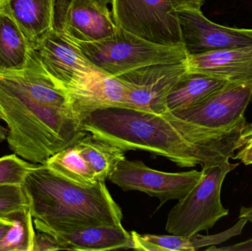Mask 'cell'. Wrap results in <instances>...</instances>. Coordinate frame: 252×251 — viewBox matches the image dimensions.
<instances>
[{
	"mask_svg": "<svg viewBox=\"0 0 252 251\" xmlns=\"http://www.w3.org/2000/svg\"><path fill=\"white\" fill-rule=\"evenodd\" d=\"M232 159L241 161L245 165H252V144H247L241 147Z\"/></svg>",
	"mask_w": 252,
	"mask_h": 251,
	"instance_id": "4316f807",
	"label": "cell"
},
{
	"mask_svg": "<svg viewBox=\"0 0 252 251\" xmlns=\"http://www.w3.org/2000/svg\"><path fill=\"white\" fill-rule=\"evenodd\" d=\"M44 67L66 91L69 107L81 124L95 106L107 76L63 32L52 29L34 49Z\"/></svg>",
	"mask_w": 252,
	"mask_h": 251,
	"instance_id": "277c9868",
	"label": "cell"
},
{
	"mask_svg": "<svg viewBox=\"0 0 252 251\" xmlns=\"http://www.w3.org/2000/svg\"><path fill=\"white\" fill-rule=\"evenodd\" d=\"M238 166L227 162L202 167L198 182L169 212L166 231L190 237L208 231L219 220L227 216L229 210L222 205L220 191L226 175Z\"/></svg>",
	"mask_w": 252,
	"mask_h": 251,
	"instance_id": "8992f818",
	"label": "cell"
},
{
	"mask_svg": "<svg viewBox=\"0 0 252 251\" xmlns=\"http://www.w3.org/2000/svg\"><path fill=\"white\" fill-rule=\"evenodd\" d=\"M53 236L63 250L104 251L133 249L131 234L122 225H95Z\"/></svg>",
	"mask_w": 252,
	"mask_h": 251,
	"instance_id": "2e32d148",
	"label": "cell"
},
{
	"mask_svg": "<svg viewBox=\"0 0 252 251\" xmlns=\"http://www.w3.org/2000/svg\"><path fill=\"white\" fill-rule=\"evenodd\" d=\"M93 1V3L98 6L100 8L104 11L109 12V8H108V4L112 3V0H90Z\"/></svg>",
	"mask_w": 252,
	"mask_h": 251,
	"instance_id": "4dcf8cb0",
	"label": "cell"
},
{
	"mask_svg": "<svg viewBox=\"0 0 252 251\" xmlns=\"http://www.w3.org/2000/svg\"><path fill=\"white\" fill-rule=\"evenodd\" d=\"M239 218H244L248 222L252 223V207L242 206L240 210Z\"/></svg>",
	"mask_w": 252,
	"mask_h": 251,
	"instance_id": "f546056e",
	"label": "cell"
},
{
	"mask_svg": "<svg viewBox=\"0 0 252 251\" xmlns=\"http://www.w3.org/2000/svg\"><path fill=\"white\" fill-rule=\"evenodd\" d=\"M53 29L73 41L95 42L116 32L110 12L90 0H56Z\"/></svg>",
	"mask_w": 252,
	"mask_h": 251,
	"instance_id": "7c38bea8",
	"label": "cell"
},
{
	"mask_svg": "<svg viewBox=\"0 0 252 251\" xmlns=\"http://www.w3.org/2000/svg\"><path fill=\"white\" fill-rule=\"evenodd\" d=\"M35 165L15 153L2 156L0 158V186H22L28 172Z\"/></svg>",
	"mask_w": 252,
	"mask_h": 251,
	"instance_id": "7402d4cb",
	"label": "cell"
},
{
	"mask_svg": "<svg viewBox=\"0 0 252 251\" xmlns=\"http://www.w3.org/2000/svg\"><path fill=\"white\" fill-rule=\"evenodd\" d=\"M111 4L118 28L154 44L184 46L177 12L170 0H112Z\"/></svg>",
	"mask_w": 252,
	"mask_h": 251,
	"instance_id": "52a82bcc",
	"label": "cell"
},
{
	"mask_svg": "<svg viewBox=\"0 0 252 251\" xmlns=\"http://www.w3.org/2000/svg\"><path fill=\"white\" fill-rule=\"evenodd\" d=\"M207 251H252V239L246 240L242 243L233 245V246H226V247L217 248L216 246H210Z\"/></svg>",
	"mask_w": 252,
	"mask_h": 251,
	"instance_id": "484cf974",
	"label": "cell"
},
{
	"mask_svg": "<svg viewBox=\"0 0 252 251\" xmlns=\"http://www.w3.org/2000/svg\"><path fill=\"white\" fill-rule=\"evenodd\" d=\"M12 222L7 218H0V241L2 240L10 227Z\"/></svg>",
	"mask_w": 252,
	"mask_h": 251,
	"instance_id": "f1b7e54d",
	"label": "cell"
},
{
	"mask_svg": "<svg viewBox=\"0 0 252 251\" xmlns=\"http://www.w3.org/2000/svg\"><path fill=\"white\" fill-rule=\"evenodd\" d=\"M55 3L56 0H0L33 50L53 29Z\"/></svg>",
	"mask_w": 252,
	"mask_h": 251,
	"instance_id": "9a60e30c",
	"label": "cell"
},
{
	"mask_svg": "<svg viewBox=\"0 0 252 251\" xmlns=\"http://www.w3.org/2000/svg\"><path fill=\"white\" fill-rule=\"evenodd\" d=\"M81 156L88 162L97 181L105 182L120 162L126 159L125 152L103 139L88 134L75 143Z\"/></svg>",
	"mask_w": 252,
	"mask_h": 251,
	"instance_id": "d6986e66",
	"label": "cell"
},
{
	"mask_svg": "<svg viewBox=\"0 0 252 251\" xmlns=\"http://www.w3.org/2000/svg\"><path fill=\"white\" fill-rule=\"evenodd\" d=\"M32 51L19 25L0 4V72L23 69Z\"/></svg>",
	"mask_w": 252,
	"mask_h": 251,
	"instance_id": "e0dca14e",
	"label": "cell"
},
{
	"mask_svg": "<svg viewBox=\"0 0 252 251\" xmlns=\"http://www.w3.org/2000/svg\"><path fill=\"white\" fill-rule=\"evenodd\" d=\"M252 84L227 83L186 109L173 112L184 120L214 131H227L246 119Z\"/></svg>",
	"mask_w": 252,
	"mask_h": 251,
	"instance_id": "9c48e42d",
	"label": "cell"
},
{
	"mask_svg": "<svg viewBox=\"0 0 252 251\" xmlns=\"http://www.w3.org/2000/svg\"><path fill=\"white\" fill-rule=\"evenodd\" d=\"M201 171L160 172L151 169L142 161L125 159L117 165L109 179L124 191L136 190L159 200L158 208L166 202L183 198L198 182Z\"/></svg>",
	"mask_w": 252,
	"mask_h": 251,
	"instance_id": "ba28073f",
	"label": "cell"
},
{
	"mask_svg": "<svg viewBox=\"0 0 252 251\" xmlns=\"http://www.w3.org/2000/svg\"><path fill=\"white\" fill-rule=\"evenodd\" d=\"M35 228L54 235L95 225H122L123 212L105 182L91 187L75 184L35 165L22 184Z\"/></svg>",
	"mask_w": 252,
	"mask_h": 251,
	"instance_id": "3957f363",
	"label": "cell"
},
{
	"mask_svg": "<svg viewBox=\"0 0 252 251\" xmlns=\"http://www.w3.org/2000/svg\"><path fill=\"white\" fill-rule=\"evenodd\" d=\"M72 41L90 61L112 77L149 65L182 63L188 57L184 46L154 44L120 28L110 37L95 42Z\"/></svg>",
	"mask_w": 252,
	"mask_h": 251,
	"instance_id": "5b68a950",
	"label": "cell"
},
{
	"mask_svg": "<svg viewBox=\"0 0 252 251\" xmlns=\"http://www.w3.org/2000/svg\"><path fill=\"white\" fill-rule=\"evenodd\" d=\"M188 72L185 61L149 65L120 75L126 91L124 107L157 113L170 112L166 105L167 95Z\"/></svg>",
	"mask_w": 252,
	"mask_h": 251,
	"instance_id": "30bf717a",
	"label": "cell"
},
{
	"mask_svg": "<svg viewBox=\"0 0 252 251\" xmlns=\"http://www.w3.org/2000/svg\"><path fill=\"white\" fill-rule=\"evenodd\" d=\"M27 208L29 202L22 185L0 186V218Z\"/></svg>",
	"mask_w": 252,
	"mask_h": 251,
	"instance_id": "603a6c76",
	"label": "cell"
},
{
	"mask_svg": "<svg viewBox=\"0 0 252 251\" xmlns=\"http://www.w3.org/2000/svg\"><path fill=\"white\" fill-rule=\"evenodd\" d=\"M248 221L239 218L232 228L213 235L195 234L190 237L176 235L139 234L132 231L133 249L146 251H194L207 246H218L229 239L241 235Z\"/></svg>",
	"mask_w": 252,
	"mask_h": 251,
	"instance_id": "5bb4252c",
	"label": "cell"
},
{
	"mask_svg": "<svg viewBox=\"0 0 252 251\" xmlns=\"http://www.w3.org/2000/svg\"><path fill=\"white\" fill-rule=\"evenodd\" d=\"M227 83L204 74L188 72L169 92L166 100L167 110L175 112L186 109Z\"/></svg>",
	"mask_w": 252,
	"mask_h": 251,
	"instance_id": "ac0fdd59",
	"label": "cell"
},
{
	"mask_svg": "<svg viewBox=\"0 0 252 251\" xmlns=\"http://www.w3.org/2000/svg\"><path fill=\"white\" fill-rule=\"evenodd\" d=\"M241 141L242 147L247 144H252V123H247L241 135Z\"/></svg>",
	"mask_w": 252,
	"mask_h": 251,
	"instance_id": "83f0119b",
	"label": "cell"
},
{
	"mask_svg": "<svg viewBox=\"0 0 252 251\" xmlns=\"http://www.w3.org/2000/svg\"><path fill=\"white\" fill-rule=\"evenodd\" d=\"M187 63L189 72L252 85V46L188 56Z\"/></svg>",
	"mask_w": 252,
	"mask_h": 251,
	"instance_id": "4fadbf2b",
	"label": "cell"
},
{
	"mask_svg": "<svg viewBox=\"0 0 252 251\" xmlns=\"http://www.w3.org/2000/svg\"><path fill=\"white\" fill-rule=\"evenodd\" d=\"M7 133H8V129L0 125V143L7 140Z\"/></svg>",
	"mask_w": 252,
	"mask_h": 251,
	"instance_id": "1f68e13d",
	"label": "cell"
},
{
	"mask_svg": "<svg viewBox=\"0 0 252 251\" xmlns=\"http://www.w3.org/2000/svg\"><path fill=\"white\" fill-rule=\"evenodd\" d=\"M6 218L12 225L0 241V251H32L35 233L30 208L15 211Z\"/></svg>",
	"mask_w": 252,
	"mask_h": 251,
	"instance_id": "44dd1931",
	"label": "cell"
},
{
	"mask_svg": "<svg viewBox=\"0 0 252 251\" xmlns=\"http://www.w3.org/2000/svg\"><path fill=\"white\" fill-rule=\"evenodd\" d=\"M63 250L62 245L55 236L46 232L35 234L32 251Z\"/></svg>",
	"mask_w": 252,
	"mask_h": 251,
	"instance_id": "cb8c5ba5",
	"label": "cell"
},
{
	"mask_svg": "<svg viewBox=\"0 0 252 251\" xmlns=\"http://www.w3.org/2000/svg\"><path fill=\"white\" fill-rule=\"evenodd\" d=\"M176 11L180 10H201L206 0H170Z\"/></svg>",
	"mask_w": 252,
	"mask_h": 251,
	"instance_id": "d4e9b609",
	"label": "cell"
},
{
	"mask_svg": "<svg viewBox=\"0 0 252 251\" xmlns=\"http://www.w3.org/2000/svg\"><path fill=\"white\" fill-rule=\"evenodd\" d=\"M184 47L188 56L252 46V29L222 26L201 10H177Z\"/></svg>",
	"mask_w": 252,
	"mask_h": 251,
	"instance_id": "8fae6325",
	"label": "cell"
},
{
	"mask_svg": "<svg viewBox=\"0 0 252 251\" xmlns=\"http://www.w3.org/2000/svg\"><path fill=\"white\" fill-rule=\"evenodd\" d=\"M75 144L53 155L45 165L61 176L75 184L82 187H91L99 181Z\"/></svg>",
	"mask_w": 252,
	"mask_h": 251,
	"instance_id": "ffe728a7",
	"label": "cell"
},
{
	"mask_svg": "<svg viewBox=\"0 0 252 251\" xmlns=\"http://www.w3.org/2000/svg\"><path fill=\"white\" fill-rule=\"evenodd\" d=\"M247 122L227 131H214L178 117L133 108L97 109L81 123L86 132L115 144L124 152L142 150L162 156L180 167L221 165L242 147Z\"/></svg>",
	"mask_w": 252,
	"mask_h": 251,
	"instance_id": "6da1fadb",
	"label": "cell"
},
{
	"mask_svg": "<svg viewBox=\"0 0 252 251\" xmlns=\"http://www.w3.org/2000/svg\"><path fill=\"white\" fill-rule=\"evenodd\" d=\"M0 119L8 128L10 150L36 165L45 164L88 134L69 111L37 100L19 69L0 72Z\"/></svg>",
	"mask_w": 252,
	"mask_h": 251,
	"instance_id": "7a4b0ae2",
	"label": "cell"
}]
</instances>
